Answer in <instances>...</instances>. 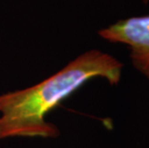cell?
Segmentation results:
<instances>
[{"instance_id": "2", "label": "cell", "mask_w": 149, "mask_h": 148, "mask_svg": "<svg viewBox=\"0 0 149 148\" xmlns=\"http://www.w3.org/2000/svg\"><path fill=\"white\" fill-rule=\"evenodd\" d=\"M98 35L110 42L127 45L133 67L149 80V15L118 20Z\"/></svg>"}, {"instance_id": "1", "label": "cell", "mask_w": 149, "mask_h": 148, "mask_svg": "<svg viewBox=\"0 0 149 148\" xmlns=\"http://www.w3.org/2000/svg\"><path fill=\"white\" fill-rule=\"evenodd\" d=\"M123 64L93 49L78 56L52 76L27 89L0 95V140L14 137L55 138L59 130L44 120L58 104L93 78L112 86L121 79Z\"/></svg>"}, {"instance_id": "3", "label": "cell", "mask_w": 149, "mask_h": 148, "mask_svg": "<svg viewBox=\"0 0 149 148\" xmlns=\"http://www.w3.org/2000/svg\"><path fill=\"white\" fill-rule=\"evenodd\" d=\"M142 2H143L144 4H148V3H149V0H142Z\"/></svg>"}]
</instances>
